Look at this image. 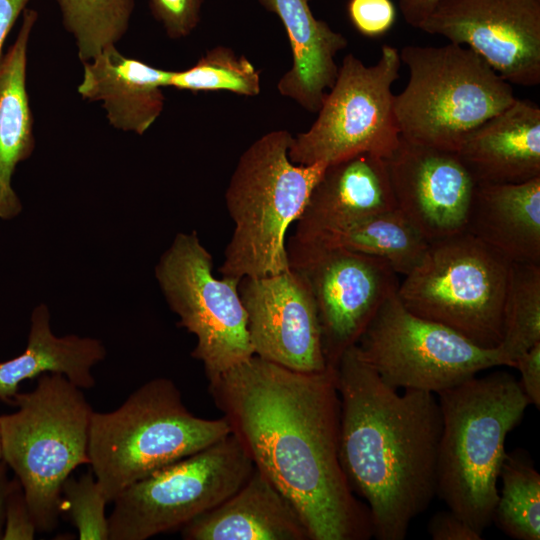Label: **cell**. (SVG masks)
Listing matches in <instances>:
<instances>
[{
	"instance_id": "17",
	"label": "cell",
	"mask_w": 540,
	"mask_h": 540,
	"mask_svg": "<svg viewBox=\"0 0 540 540\" xmlns=\"http://www.w3.org/2000/svg\"><path fill=\"white\" fill-rule=\"evenodd\" d=\"M393 209L396 204L385 159L358 154L326 166L290 238L317 241Z\"/></svg>"
},
{
	"instance_id": "26",
	"label": "cell",
	"mask_w": 540,
	"mask_h": 540,
	"mask_svg": "<svg viewBox=\"0 0 540 540\" xmlns=\"http://www.w3.org/2000/svg\"><path fill=\"white\" fill-rule=\"evenodd\" d=\"M493 522L517 540L540 539V474L522 449L506 452Z\"/></svg>"
},
{
	"instance_id": "20",
	"label": "cell",
	"mask_w": 540,
	"mask_h": 540,
	"mask_svg": "<svg viewBox=\"0 0 540 540\" xmlns=\"http://www.w3.org/2000/svg\"><path fill=\"white\" fill-rule=\"evenodd\" d=\"M185 540H310L290 500L255 467L230 497L181 528Z\"/></svg>"
},
{
	"instance_id": "19",
	"label": "cell",
	"mask_w": 540,
	"mask_h": 540,
	"mask_svg": "<svg viewBox=\"0 0 540 540\" xmlns=\"http://www.w3.org/2000/svg\"><path fill=\"white\" fill-rule=\"evenodd\" d=\"M77 90L83 99L101 101L116 129L144 134L164 108L162 88L169 87L172 71L130 58L111 45L83 62Z\"/></svg>"
},
{
	"instance_id": "1",
	"label": "cell",
	"mask_w": 540,
	"mask_h": 540,
	"mask_svg": "<svg viewBox=\"0 0 540 540\" xmlns=\"http://www.w3.org/2000/svg\"><path fill=\"white\" fill-rule=\"evenodd\" d=\"M208 382L231 433L294 505L310 540L373 537L370 511L340 461L334 366L305 373L253 355Z\"/></svg>"
},
{
	"instance_id": "30",
	"label": "cell",
	"mask_w": 540,
	"mask_h": 540,
	"mask_svg": "<svg viewBox=\"0 0 540 540\" xmlns=\"http://www.w3.org/2000/svg\"><path fill=\"white\" fill-rule=\"evenodd\" d=\"M107 503L92 471L69 476L62 486L60 509L69 514L80 540H109Z\"/></svg>"
},
{
	"instance_id": "29",
	"label": "cell",
	"mask_w": 540,
	"mask_h": 540,
	"mask_svg": "<svg viewBox=\"0 0 540 540\" xmlns=\"http://www.w3.org/2000/svg\"><path fill=\"white\" fill-rule=\"evenodd\" d=\"M169 87L180 90L228 91L243 96H256L261 90L259 71L244 56L232 49L216 46L207 51L195 65L172 71Z\"/></svg>"
},
{
	"instance_id": "11",
	"label": "cell",
	"mask_w": 540,
	"mask_h": 540,
	"mask_svg": "<svg viewBox=\"0 0 540 540\" xmlns=\"http://www.w3.org/2000/svg\"><path fill=\"white\" fill-rule=\"evenodd\" d=\"M155 277L178 326L196 338L192 357L207 379L254 355L240 279L213 274V258L195 231L178 233L161 255Z\"/></svg>"
},
{
	"instance_id": "13",
	"label": "cell",
	"mask_w": 540,
	"mask_h": 540,
	"mask_svg": "<svg viewBox=\"0 0 540 540\" xmlns=\"http://www.w3.org/2000/svg\"><path fill=\"white\" fill-rule=\"evenodd\" d=\"M291 268L312 292L326 361L335 366L380 307L397 293L398 274L384 260L345 248L289 238Z\"/></svg>"
},
{
	"instance_id": "37",
	"label": "cell",
	"mask_w": 540,
	"mask_h": 540,
	"mask_svg": "<svg viewBox=\"0 0 540 540\" xmlns=\"http://www.w3.org/2000/svg\"><path fill=\"white\" fill-rule=\"evenodd\" d=\"M440 0H399L401 13L405 21L419 28Z\"/></svg>"
},
{
	"instance_id": "27",
	"label": "cell",
	"mask_w": 540,
	"mask_h": 540,
	"mask_svg": "<svg viewBox=\"0 0 540 540\" xmlns=\"http://www.w3.org/2000/svg\"><path fill=\"white\" fill-rule=\"evenodd\" d=\"M540 342V264L512 263L498 347L507 367Z\"/></svg>"
},
{
	"instance_id": "36",
	"label": "cell",
	"mask_w": 540,
	"mask_h": 540,
	"mask_svg": "<svg viewBox=\"0 0 540 540\" xmlns=\"http://www.w3.org/2000/svg\"><path fill=\"white\" fill-rule=\"evenodd\" d=\"M30 0H0V60L6 38Z\"/></svg>"
},
{
	"instance_id": "16",
	"label": "cell",
	"mask_w": 540,
	"mask_h": 540,
	"mask_svg": "<svg viewBox=\"0 0 540 540\" xmlns=\"http://www.w3.org/2000/svg\"><path fill=\"white\" fill-rule=\"evenodd\" d=\"M385 161L396 208L428 242L466 231L476 183L456 152L400 136Z\"/></svg>"
},
{
	"instance_id": "32",
	"label": "cell",
	"mask_w": 540,
	"mask_h": 540,
	"mask_svg": "<svg viewBox=\"0 0 540 540\" xmlns=\"http://www.w3.org/2000/svg\"><path fill=\"white\" fill-rule=\"evenodd\" d=\"M348 13L354 27L367 37H378L391 29L396 10L390 0H350Z\"/></svg>"
},
{
	"instance_id": "24",
	"label": "cell",
	"mask_w": 540,
	"mask_h": 540,
	"mask_svg": "<svg viewBox=\"0 0 540 540\" xmlns=\"http://www.w3.org/2000/svg\"><path fill=\"white\" fill-rule=\"evenodd\" d=\"M105 355V347L98 339L74 334L56 336L50 327L49 309L42 303L32 312L25 350L0 362V400L14 404L23 381L46 373L61 374L81 389L92 388L95 379L91 370Z\"/></svg>"
},
{
	"instance_id": "39",
	"label": "cell",
	"mask_w": 540,
	"mask_h": 540,
	"mask_svg": "<svg viewBox=\"0 0 540 540\" xmlns=\"http://www.w3.org/2000/svg\"><path fill=\"white\" fill-rule=\"evenodd\" d=\"M2 459V453H1V437H0V460Z\"/></svg>"
},
{
	"instance_id": "8",
	"label": "cell",
	"mask_w": 540,
	"mask_h": 540,
	"mask_svg": "<svg viewBox=\"0 0 540 540\" xmlns=\"http://www.w3.org/2000/svg\"><path fill=\"white\" fill-rule=\"evenodd\" d=\"M511 264L468 232L429 242L397 296L411 313L458 332L483 348L502 339Z\"/></svg>"
},
{
	"instance_id": "21",
	"label": "cell",
	"mask_w": 540,
	"mask_h": 540,
	"mask_svg": "<svg viewBox=\"0 0 540 540\" xmlns=\"http://www.w3.org/2000/svg\"><path fill=\"white\" fill-rule=\"evenodd\" d=\"M259 1L280 18L291 47L292 66L278 81L279 93L317 113L336 79V55L347 46V39L315 18L308 0Z\"/></svg>"
},
{
	"instance_id": "10",
	"label": "cell",
	"mask_w": 540,
	"mask_h": 540,
	"mask_svg": "<svg viewBox=\"0 0 540 540\" xmlns=\"http://www.w3.org/2000/svg\"><path fill=\"white\" fill-rule=\"evenodd\" d=\"M400 67L399 50L391 45H383L379 60L370 66L347 54L316 120L293 136L290 160L329 165L363 153L390 156L400 141L392 93Z\"/></svg>"
},
{
	"instance_id": "31",
	"label": "cell",
	"mask_w": 540,
	"mask_h": 540,
	"mask_svg": "<svg viewBox=\"0 0 540 540\" xmlns=\"http://www.w3.org/2000/svg\"><path fill=\"white\" fill-rule=\"evenodd\" d=\"M203 0H149L155 17L170 38L188 36L197 26Z\"/></svg>"
},
{
	"instance_id": "15",
	"label": "cell",
	"mask_w": 540,
	"mask_h": 540,
	"mask_svg": "<svg viewBox=\"0 0 540 540\" xmlns=\"http://www.w3.org/2000/svg\"><path fill=\"white\" fill-rule=\"evenodd\" d=\"M239 293L254 355L298 372L328 367L316 304L300 272L243 278Z\"/></svg>"
},
{
	"instance_id": "12",
	"label": "cell",
	"mask_w": 540,
	"mask_h": 540,
	"mask_svg": "<svg viewBox=\"0 0 540 540\" xmlns=\"http://www.w3.org/2000/svg\"><path fill=\"white\" fill-rule=\"evenodd\" d=\"M355 347L389 386L434 394L486 369L506 366L497 348L480 347L449 327L411 313L397 293L380 307Z\"/></svg>"
},
{
	"instance_id": "25",
	"label": "cell",
	"mask_w": 540,
	"mask_h": 540,
	"mask_svg": "<svg viewBox=\"0 0 540 540\" xmlns=\"http://www.w3.org/2000/svg\"><path fill=\"white\" fill-rule=\"evenodd\" d=\"M312 242L380 258L403 276L420 262L429 244L397 208Z\"/></svg>"
},
{
	"instance_id": "4",
	"label": "cell",
	"mask_w": 540,
	"mask_h": 540,
	"mask_svg": "<svg viewBox=\"0 0 540 540\" xmlns=\"http://www.w3.org/2000/svg\"><path fill=\"white\" fill-rule=\"evenodd\" d=\"M292 139L287 130H273L240 156L225 193L234 230L219 267L222 276L241 280L290 268L286 233L327 166L293 163Z\"/></svg>"
},
{
	"instance_id": "23",
	"label": "cell",
	"mask_w": 540,
	"mask_h": 540,
	"mask_svg": "<svg viewBox=\"0 0 540 540\" xmlns=\"http://www.w3.org/2000/svg\"><path fill=\"white\" fill-rule=\"evenodd\" d=\"M38 13L23 11L17 37L0 60V219L9 220L22 210L12 188L16 166L35 147L33 116L26 88L28 43Z\"/></svg>"
},
{
	"instance_id": "35",
	"label": "cell",
	"mask_w": 540,
	"mask_h": 540,
	"mask_svg": "<svg viewBox=\"0 0 540 540\" xmlns=\"http://www.w3.org/2000/svg\"><path fill=\"white\" fill-rule=\"evenodd\" d=\"M514 368L521 374L519 381L530 405L540 408V342L521 354Z\"/></svg>"
},
{
	"instance_id": "7",
	"label": "cell",
	"mask_w": 540,
	"mask_h": 540,
	"mask_svg": "<svg viewBox=\"0 0 540 540\" xmlns=\"http://www.w3.org/2000/svg\"><path fill=\"white\" fill-rule=\"evenodd\" d=\"M399 55L409 79L394 109L400 136L410 142L457 152L471 131L516 99L512 85L466 46L406 45Z\"/></svg>"
},
{
	"instance_id": "38",
	"label": "cell",
	"mask_w": 540,
	"mask_h": 540,
	"mask_svg": "<svg viewBox=\"0 0 540 540\" xmlns=\"http://www.w3.org/2000/svg\"><path fill=\"white\" fill-rule=\"evenodd\" d=\"M8 465L4 460H0V539H2L4 522H5V509L6 500L11 487V480L8 477Z\"/></svg>"
},
{
	"instance_id": "33",
	"label": "cell",
	"mask_w": 540,
	"mask_h": 540,
	"mask_svg": "<svg viewBox=\"0 0 540 540\" xmlns=\"http://www.w3.org/2000/svg\"><path fill=\"white\" fill-rule=\"evenodd\" d=\"M37 528L29 509L24 489L14 477L6 500L2 540H32Z\"/></svg>"
},
{
	"instance_id": "6",
	"label": "cell",
	"mask_w": 540,
	"mask_h": 540,
	"mask_svg": "<svg viewBox=\"0 0 540 540\" xmlns=\"http://www.w3.org/2000/svg\"><path fill=\"white\" fill-rule=\"evenodd\" d=\"M18 410L0 415L2 460L20 481L37 531L56 528L64 482L89 464L93 410L82 389L46 373L30 392L15 396Z\"/></svg>"
},
{
	"instance_id": "22",
	"label": "cell",
	"mask_w": 540,
	"mask_h": 540,
	"mask_svg": "<svg viewBox=\"0 0 540 540\" xmlns=\"http://www.w3.org/2000/svg\"><path fill=\"white\" fill-rule=\"evenodd\" d=\"M466 232L512 263L540 264V177L476 185Z\"/></svg>"
},
{
	"instance_id": "28",
	"label": "cell",
	"mask_w": 540,
	"mask_h": 540,
	"mask_svg": "<svg viewBox=\"0 0 540 540\" xmlns=\"http://www.w3.org/2000/svg\"><path fill=\"white\" fill-rule=\"evenodd\" d=\"M82 62L92 60L126 33L134 0H56Z\"/></svg>"
},
{
	"instance_id": "18",
	"label": "cell",
	"mask_w": 540,
	"mask_h": 540,
	"mask_svg": "<svg viewBox=\"0 0 540 540\" xmlns=\"http://www.w3.org/2000/svg\"><path fill=\"white\" fill-rule=\"evenodd\" d=\"M476 185L540 177V108L516 98L471 131L456 152Z\"/></svg>"
},
{
	"instance_id": "14",
	"label": "cell",
	"mask_w": 540,
	"mask_h": 540,
	"mask_svg": "<svg viewBox=\"0 0 540 540\" xmlns=\"http://www.w3.org/2000/svg\"><path fill=\"white\" fill-rule=\"evenodd\" d=\"M418 29L472 49L511 85L540 84V0H440Z\"/></svg>"
},
{
	"instance_id": "2",
	"label": "cell",
	"mask_w": 540,
	"mask_h": 540,
	"mask_svg": "<svg viewBox=\"0 0 540 540\" xmlns=\"http://www.w3.org/2000/svg\"><path fill=\"white\" fill-rule=\"evenodd\" d=\"M334 367L343 471L370 511L373 537L403 540L437 492L442 432L437 395L389 386L355 345Z\"/></svg>"
},
{
	"instance_id": "3",
	"label": "cell",
	"mask_w": 540,
	"mask_h": 540,
	"mask_svg": "<svg viewBox=\"0 0 540 540\" xmlns=\"http://www.w3.org/2000/svg\"><path fill=\"white\" fill-rule=\"evenodd\" d=\"M436 395L442 414L436 496L483 534L493 523L507 435L530 402L506 371L476 375Z\"/></svg>"
},
{
	"instance_id": "9",
	"label": "cell",
	"mask_w": 540,
	"mask_h": 540,
	"mask_svg": "<svg viewBox=\"0 0 540 540\" xmlns=\"http://www.w3.org/2000/svg\"><path fill=\"white\" fill-rule=\"evenodd\" d=\"M253 470L230 433L121 492L108 517L109 540H146L181 529L235 493Z\"/></svg>"
},
{
	"instance_id": "34",
	"label": "cell",
	"mask_w": 540,
	"mask_h": 540,
	"mask_svg": "<svg viewBox=\"0 0 540 540\" xmlns=\"http://www.w3.org/2000/svg\"><path fill=\"white\" fill-rule=\"evenodd\" d=\"M433 540H480L482 534L474 530L450 509L434 514L428 523Z\"/></svg>"
},
{
	"instance_id": "5",
	"label": "cell",
	"mask_w": 540,
	"mask_h": 540,
	"mask_svg": "<svg viewBox=\"0 0 540 540\" xmlns=\"http://www.w3.org/2000/svg\"><path fill=\"white\" fill-rule=\"evenodd\" d=\"M231 433L227 420L199 417L176 384L154 378L110 412L93 411L88 457L108 502L131 484Z\"/></svg>"
}]
</instances>
